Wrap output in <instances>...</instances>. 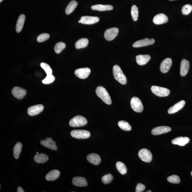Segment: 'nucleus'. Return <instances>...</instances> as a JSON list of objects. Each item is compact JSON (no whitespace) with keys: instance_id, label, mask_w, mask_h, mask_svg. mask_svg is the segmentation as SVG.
<instances>
[{"instance_id":"obj_1","label":"nucleus","mask_w":192,"mask_h":192,"mask_svg":"<svg viewBox=\"0 0 192 192\" xmlns=\"http://www.w3.org/2000/svg\"><path fill=\"white\" fill-rule=\"evenodd\" d=\"M96 93L99 98H100L105 103L108 105L112 104V100L109 94L103 87L99 86L96 88Z\"/></svg>"},{"instance_id":"obj_2","label":"nucleus","mask_w":192,"mask_h":192,"mask_svg":"<svg viewBox=\"0 0 192 192\" xmlns=\"http://www.w3.org/2000/svg\"><path fill=\"white\" fill-rule=\"evenodd\" d=\"M113 74L115 79L120 83L122 85L126 83L127 81L126 77L118 65H115L113 67Z\"/></svg>"},{"instance_id":"obj_3","label":"nucleus","mask_w":192,"mask_h":192,"mask_svg":"<svg viewBox=\"0 0 192 192\" xmlns=\"http://www.w3.org/2000/svg\"><path fill=\"white\" fill-rule=\"evenodd\" d=\"M87 121L86 118L80 115L76 116L70 120V126L72 127H80L86 125Z\"/></svg>"},{"instance_id":"obj_4","label":"nucleus","mask_w":192,"mask_h":192,"mask_svg":"<svg viewBox=\"0 0 192 192\" xmlns=\"http://www.w3.org/2000/svg\"><path fill=\"white\" fill-rule=\"evenodd\" d=\"M71 136L77 139H84L90 137V132L85 130H74L71 132Z\"/></svg>"},{"instance_id":"obj_5","label":"nucleus","mask_w":192,"mask_h":192,"mask_svg":"<svg viewBox=\"0 0 192 192\" xmlns=\"http://www.w3.org/2000/svg\"><path fill=\"white\" fill-rule=\"evenodd\" d=\"M151 90L153 93L158 96L165 97L169 96L170 91L168 89L157 86H152Z\"/></svg>"},{"instance_id":"obj_6","label":"nucleus","mask_w":192,"mask_h":192,"mask_svg":"<svg viewBox=\"0 0 192 192\" xmlns=\"http://www.w3.org/2000/svg\"><path fill=\"white\" fill-rule=\"evenodd\" d=\"M131 105L134 112H141L143 110V107L141 100L139 98L134 97L131 100Z\"/></svg>"},{"instance_id":"obj_7","label":"nucleus","mask_w":192,"mask_h":192,"mask_svg":"<svg viewBox=\"0 0 192 192\" xmlns=\"http://www.w3.org/2000/svg\"><path fill=\"white\" fill-rule=\"evenodd\" d=\"M140 159L145 162H149L152 161V154L150 150L146 148L140 150L138 154Z\"/></svg>"},{"instance_id":"obj_8","label":"nucleus","mask_w":192,"mask_h":192,"mask_svg":"<svg viewBox=\"0 0 192 192\" xmlns=\"http://www.w3.org/2000/svg\"><path fill=\"white\" fill-rule=\"evenodd\" d=\"M119 30L117 27H112L106 30L105 31L104 36L106 40L110 41L114 39L117 36Z\"/></svg>"},{"instance_id":"obj_9","label":"nucleus","mask_w":192,"mask_h":192,"mask_svg":"<svg viewBox=\"0 0 192 192\" xmlns=\"http://www.w3.org/2000/svg\"><path fill=\"white\" fill-rule=\"evenodd\" d=\"M99 21V18L98 17L84 16L81 17L78 22L84 24L92 25L98 23Z\"/></svg>"},{"instance_id":"obj_10","label":"nucleus","mask_w":192,"mask_h":192,"mask_svg":"<svg viewBox=\"0 0 192 192\" xmlns=\"http://www.w3.org/2000/svg\"><path fill=\"white\" fill-rule=\"evenodd\" d=\"M44 106L41 104L35 105L30 107L27 110V113L30 116H34L37 115L42 112Z\"/></svg>"},{"instance_id":"obj_11","label":"nucleus","mask_w":192,"mask_h":192,"mask_svg":"<svg viewBox=\"0 0 192 192\" xmlns=\"http://www.w3.org/2000/svg\"><path fill=\"white\" fill-rule=\"evenodd\" d=\"M155 42V40L153 39H149L147 38L141 40L137 41L133 43V47L134 48H138L144 46H147L153 44Z\"/></svg>"},{"instance_id":"obj_12","label":"nucleus","mask_w":192,"mask_h":192,"mask_svg":"<svg viewBox=\"0 0 192 192\" xmlns=\"http://www.w3.org/2000/svg\"><path fill=\"white\" fill-rule=\"evenodd\" d=\"M91 72L90 69L88 68L77 69L75 71L74 74L79 78L85 79L88 78Z\"/></svg>"},{"instance_id":"obj_13","label":"nucleus","mask_w":192,"mask_h":192,"mask_svg":"<svg viewBox=\"0 0 192 192\" xmlns=\"http://www.w3.org/2000/svg\"><path fill=\"white\" fill-rule=\"evenodd\" d=\"M40 143L44 147L51 150H56L58 149L56 142L50 137L46 138V140H41Z\"/></svg>"},{"instance_id":"obj_14","label":"nucleus","mask_w":192,"mask_h":192,"mask_svg":"<svg viewBox=\"0 0 192 192\" xmlns=\"http://www.w3.org/2000/svg\"><path fill=\"white\" fill-rule=\"evenodd\" d=\"M13 96L19 99H22L27 94V91L19 87H14L12 90Z\"/></svg>"},{"instance_id":"obj_15","label":"nucleus","mask_w":192,"mask_h":192,"mask_svg":"<svg viewBox=\"0 0 192 192\" xmlns=\"http://www.w3.org/2000/svg\"><path fill=\"white\" fill-rule=\"evenodd\" d=\"M171 128L169 127L162 126L154 128L152 130L151 133L153 135H158L162 134L167 133L171 131Z\"/></svg>"},{"instance_id":"obj_16","label":"nucleus","mask_w":192,"mask_h":192,"mask_svg":"<svg viewBox=\"0 0 192 192\" xmlns=\"http://www.w3.org/2000/svg\"><path fill=\"white\" fill-rule=\"evenodd\" d=\"M172 61L170 58H167L162 61L160 65V70L162 73L165 74L169 70L172 66Z\"/></svg>"},{"instance_id":"obj_17","label":"nucleus","mask_w":192,"mask_h":192,"mask_svg":"<svg viewBox=\"0 0 192 192\" xmlns=\"http://www.w3.org/2000/svg\"><path fill=\"white\" fill-rule=\"evenodd\" d=\"M168 20V17L164 14L156 15L153 19V22L156 24L161 25L167 23Z\"/></svg>"},{"instance_id":"obj_18","label":"nucleus","mask_w":192,"mask_h":192,"mask_svg":"<svg viewBox=\"0 0 192 192\" xmlns=\"http://www.w3.org/2000/svg\"><path fill=\"white\" fill-rule=\"evenodd\" d=\"M190 68L189 61L185 59H183L181 61L180 67V74L182 77L185 76L188 72Z\"/></svg>"},{"instance_id":"obj_19","label":"nucleus","mask_w":192,"mask_h":192,"mask_svg":"<svg viewBox=\"0 0 192 192\" xmlns=\"http://www.w3.org/2000/svg\"><path fill=\"white\" fill-rule=\"evenodd\" d=\"M185 102L184 100H181L178 102L173 106L170 108L168 110V113L169 114H175L181 109L184 106Z\"/></svg>"},{"instance_id":"obj_20","label":"nucleus","mask_w":192,"mask_h":192,"mask_svg":"<svg viewBox=\"0 0 192 192\" xmlns=\"http://www.w3.org/2000/svg\"><path fill=\"white\" fill-rule=\"evenodd\" d=\"M72 183L74 185L79 187H85L87 185V180L84 178L75 177L73 178Z\"/></svg>"},{"instance_id":"obj_21","label":"nucleus","mask_w":192,"mask_h":192,"mask_svg":"<svg viewBox=\"0 0 192 192\" xmlns=\"http://www.w3.org/2000/svg\"><path fill=\"white\" fill-rule=\"evenodd\" d=\"M87 160L90 163L95 165H98L101 161L100 156L96 153H91L87 157Z\"/></svg>"},{"instance_id":"obj_22","label":"nucleus","mask_w":192,"mask_h":192,"mask_svg":"<svg viewBox=\"0 0 192 192\" xmlns=\"http://www.w3.org/2000/svg\"><path fill=\"white\" fill-rule=\"evenodd\" d=\"M190 139L187 137H178L175 138L172 141V143L173 144L178 145L181 146H185L186 144L189 143Z\"/></svg>"},{"instance_id":"obj_23","label":"nucleus","mask_w":192,"mask_h":192,"mask_svg":"<svg viewBox=\"0 0 192 192\" xmlns=\"http://www.w3.org/2000/svg\"><path fill=\"white\" fill-rule=\"evenodd\" d=\"M150 57L149 55H138L136 57L137 63L140 66L145 65L150 60Z\"/></svg>"},{"instance_id":"obj_24","label":"nucleus","mask_w":192,"mask_h":192,"mask_svg":"<svg viewBox=\"0 0 192 192\" xmlns=\"http://www.w3.org/2000/svg\"><path fill=\"white\" fill-rule=\"evenodd\" d=\"M60 173L58 170H53L49 172L46 176L45 179L47 181H54L56 180L60 175Z\"/></svg>"},{"instance_id":"obj_25","label":"nucleus","mask_w":192,"mask_h":192,"mask_svg":"<svg viewBox=\"0 0 192 192\" xmlns=\"http://www.w3.org/2000/svg\"><path fill=\"white\" fill-rule=\"evenodd\" d=\"M91 8L94 11H104L112 10L113 7L109 5H97L92 6Z\"/></svg>"},{"instance_id":"obj_26","label":"nucleus","mask_w":192,"mask_h":192,"mask_svg":"<svg viewBox=\"0 0 192 192\" xmlns=\"http://www.w3.org/2000/svg\"><path fill=\"white\" fill-rule=\"evenodd\" d=\"M49 158L46 154L37 153L34 157L35 161L37 163H44L48 161Z\"/></svg>"},{"instance_id":"obj_27","label":"nucleus","mask_w":192,"mask_h":192,"mask_svg":"<svg viewBox=\"0 0 192 192\" xmlns=\"http://www.w3.org/2000/svg\"><path fill=\"white\" fill-rule=\"evenodd\" d=\"M25 15L21 14L20 16L17 20L16 25V31L17 33H19L22 30L24 25L25 23Z\"/></svg>"},{"instance_id":"obj_28","label":"nucleus","mask_w":192,"mask_h":192,"mask_svg":"<svg viewBox=\"0 0 192 192\" xmlns=\"http://www.w3.org/2000/svg\"><path fill=\"white\" fill-rule=\"evenodd\" d=\"M89 43L88 39L86 38L80 39L75 43V47L77 49L85 48L87 46Z\"/></svg>"},{"instance_id":"obj_29","label":"nucleus","mask_w":192,"mask_h":192,"mask_svg":"<svg viewBox=\"0 0 192 192\" xmlns=\"http://www.w3.org/2000/svg\"><path fill=\"white\" fill-rule=\"evenodd\" d=\"M78 3L75 1H72L70 2L68 5L67 7L65 12L67 15L70 14L74 11L75 9L78 5Z\"/></svg>"},{"instance_id":"obj_30","label":"nucleus","mask_w":192,"mask_h":192,"mask_svg":"<svg viewBox=\"0 0 192 192\" xmlns=\"http://www.w3.org/2000/svg\"><path fill=\"white\" fill-rule=\"evenodd\" d=\"M23 144L21 142H18L15 144L13 150L14 156L16 159H17L21 153Z\"/></svg>"},{"instance_id":"obj_31","label":"nucleus","mask_w":192,"mask_h":192,"mask_svg":"<svg viewBox=\"0 0 192 192\" xmlns=\"http://www.w3.org/2000/svg\"><path fill=\"white\" fill-rule=\"evenodd\" d=\"M117 169L121 175H125L127 172V169L125 164L121 162H117L116 164Z\"/></svg>"},{"instance_id":"obj_32","label":"nucleus","mask_w":192,"mask_h":192,"mask_svg":"<svg viewBox=\"0 0 192 192\" xmlns=\"http://www.w3.org/2000/svg\"><path fill=\"white\" fill-rule=\"evenodd\" d=\"M118 124L121 129L125 131H130L131 130V126L127 122L120 121L118 122Z\"/></svg>"},{"instance_id":"obj_33","label":"nucleus","mask_w":192,"mask_h":192,"mask_svg":"<svg viewBox=\"0 0 192 192\" xmlns=\"http://www.w3.org/2000/svg\"><path fill=\"white\" fill-rule=\"evenodd\" d=\"M66 47L65 43L59 42L57 43L55 47V51L57 53H59L63 50Z\"/></svg>"},{"instance_id":"obj_34","label":"nucleus","mask_w":192,"mask_h":192,"mask_svg":"<svg viewBox=\"0 0 192 192\" xmlns=\"http://www.w3.org/2000/svg\"><path fill=\"white\" fill-rule=\"evenodd\" d=\"M131 14L132 19L134 21L137 20L138 17V10L136 5L132 6L131 10Z\"/></svg>"},{"instance_id":"obj_35","label":"nucleus","mask_w":192,"mask_h":192,"mask_svg":"<svg viewBox=\"0 0 192 192\" xmlns=\"http://www.w3.org/2000/svg\"><path fill=\"white\" fill-rule=\"evenodd\" d=\"M113 179V177L110 174H108V175H105L102 177V183L105 184H109L111 182Z\"/></svg>"},{"instance_id":"obj_36","label":"nucleus","mask_w":192,"mask_h":192,"mask_svg":"<svg viewBox=\"0 0 192 192\" xmlns=\"http://www.w3.org/2000/svg\"><path fill=\"white\" fill-rule=\"evenodd\" d=\"M40 66L45 71L47 75L52 74V70L49 65L46 63H41Z\"/></svg>"},{"instance_id":"obj_37","label":"nucleus","mask_w":192,"mask_h":192,"mask_svg":"<svg viewBox=\"0 0 192 192\" xmlns=\"http://www.w3.org/2000/svg\"><path fill=\"white\" fill-rule=\"evenodd\" d=\"M167 181L170 183L177 184L180 183V178L177 175H173L168 177Z\"/></svg>"},{"instance_id":"obj_38","label":"nucleus","mask_w":192,"mask_h":192,"mask_svg":"<svg viewBox=\"0 0 192 192\" xmlns=\"http://www.w3.org/2000/svg\"><path fill=\"white\" fill-rule=\"evenodd\" d=\"M192 10V6L190 5H184L181 10L182 13L184 15H187L191 13Z\"/></svg>"},{"instance_id":"obj_39","label":"nucleus","mask_w":192,"mask_h":192,"mask_svg":"<svg viewBox=\"0 0 192 192\" xmlns=\"http://www.w3.org/2000/svg\"><path fill=\"white\" fill-rule=\"evenodd\" d=\"M49 37L50 36L48 33H42L37 37V40L39 42H43L49 39Z\"/></svg>"},{"instance_id":"obj_40","label":"nucleus","mask_w":192,"mask_h":192,"mask_svg":"<svg viewBox=\"0 0 192 192\" xmlns=\"http://www.w3.org/2000/svg\"><path fill=\"white\" fill-rule=\"evenodd\" d=\"M55 79V77L52 74L47 75L44 80H42V83L44 84H50L53 82Z\"/></svg>"},{"instance_id":"obj_41","label":"nucleus","mask_w":192,"mask_h":192,"mask_svg":"<svg viewBox=\"0 0 192 192\" xmlns=\"http://www.w3.org/2000/svg\"><path fill=\"white\" fill-rule=\"evenodd\" d=\"M146 189L145 186L141 183H138L136 189V192H143Z\"/></svg>"},{"instance_id":"obj_42","label":"nucleus","mask_w":192,"mask_h":192,"mask_svg":"<svg viewBox=\"0 0 192 192\" xmlns=\"http://www.w3.org/2000/svg\"><path fill=\"white\" fill-rule=\"evenodd\" d=\"M17 192H25L24 190L21 187H18L17 189Z\"/></svg>"},{"instance_id":"obj_43","label":"nucleus","mask_w":192,"mask_h":192,"mask_svg":"<svg viewBox=\"0 0 192 192\" xmlns=\"http://www.w3.org/2000/svg\"><path fill=\"white\" fill-rule=\"evenodd\" d=\"M152 191H150V190H148V191H147V192H151Z\"/></svg>"},{"instance_id":"obj_44","label":"nucleus","mask_w":192,"mask_h":192,"mask_svg":"<svg viewBox=\"0 0 192 192\" xmlns=\"http://www.w3.org/2000/svg\"><path fill=\"white\" fill-rule=\"evenodd\" d=\"M3 1V0H0V2H1Z\"/></svg>"},{"instance_id":"obj_45","label":"nucleus","mask_w":192,"mask_h":192,"mask_svg":"<svg viewBox=\"0 0 192 192\" xmlns=\"http://www.w3.org/2000/svg\"><path fill=\"white\" fill-rule=\"evenodd\" d=\"M191 175L192 177V171L191 172Z\"/></svg>"},{"instance_id":"obj_46","label":"nucleus","mask_w":192,"mask_h":192,"mask_svg":"<svg viewBox=\"0 0 192 192\" xmlns=\"http://www.w3.org/2000/svg\"><path fill=\"white\" fill-rule=\"evenodd\" d=\"M36 153H39V152H36Z\"/></svg>"},{"instance_id":"obj_47","label":"nucleus","mask_w":192,"mask_h":192,"mask_svg":"<svg viewBox=\"0 0 192 192\" xmlns=\"http://www.w3.org/2000/svg\"><path fill=\"white\" fill-rule=\"evenodd\" d=\"M169 1H173V0H169Z\"/></svg>"}]
</instances>
